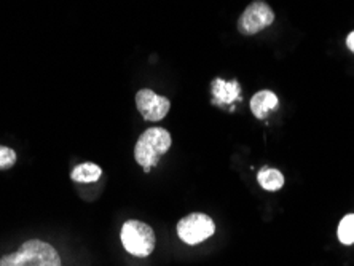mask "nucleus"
Returning <instances> with one entry per match:
<instances>
[{"instance_id": "obj_1", "label": "nucleus", "mask_w": 354, "mask_h": 266, "mask_svg": "<svg viewBox=\"0 0 354 266\" xmlns=\"http://www.w3.org/2000/svg\"><path fill=\"white\" fill-rule=\"evenodd\" d=\"M0 266H62L58 250L40 239H29L13 254L0 258Z\"/></svg>"}, {"instance_id": "obj_2", "label": "nucleus", "mask_w": 354, "mask_h": 266, "mask_svg": "<svg viewBox=\"0 0 354 266\" xmlns=\"http://www.w3.org/2000/svg\"><path fill=\"white\" fill-rule=\"evenodd\" d=\"M171 142L173 139L165 128H150L138 139L134 147V160L139 166H142L145 172H150V169L158 164L161 156L168 153Z\"/></svg>"}, {"instance_id": "obj_3", "label": "nucleus", "mask_w": 354, "mask_h": 266, "mask_svg": "<svg viewBox=\"0 0 354 266\" xmlns=\"http://www.w3.org/2000/svg\"><path fill=\"white\" fill-rule=\"evenodd\" d=\"M123 247L134 257H149L155 249V233L152 227L139 220H128L123 223L120 233Z\"/></svg>"}, {"instance_id": "obj_4", "label": "nucleus", "mask_w": 354, "mask_h": 266, "mask_svg": "<svg viewBox=\"0 0 354 266\" xmlns=\"http://www.w3.org/2000/svg\"><path fill=\"white\" fill-rule=\"evenodd\" d=\"M177 236L189 246H196L216 233V223L209 216L194 212L177 223Z\"/></svg>"}, {"instance_id": "obj_5", "label": "nucleus", "mask_w": 354, "mask_h": 266, "mask_svg": "<svg viewBox=\"0 0 354 266\" xmlns=\"http://www.w3.org/2000/svg\"><path fill=\"white\" fill-rule=\"evenodd\" d=\"M273 21L274 13L270 8V5L262 2V0H256L244 10V13L238 21V29L244 35H254L272 26Z\"/></svg>"}, {"instance_id": "obj_6", "label": "nucleus", "mask_w": 354, "mask_h": 266, "mask_svg": "<svg viewBox=\"0 0 354 266\" xmlns=\"http://www.w3.org/2000/svg\"><path fill=\"white\" fill-rule=\"evenodd\" d=\"M136 106L139 113L147 122H160L169 112L171 102L165 96H158L152 90H140L136 95Z\"/></svg>"}, {"instance_id": "obj_7", "label": "nucleus", "mask_w": 354, "mask_h": 266, "mask_svg": "<svg viewBox=\"0 0 354 266\" xmlns=\"http://www.w3.org/2000/svg\"><path fill=\"white\" fill-rule=\"evenodd\" d=\"M211 91L214 96L212 104H216V106H232L233 102L241 99V86L236 80L227 82L222 78H216V80H212Z\"/></svg>"}, {"instance_id": "obj_8", "label": "nucleus", "mask_w": 354, "mask_h": 266, "mask_svg": "<svg viewBox=\"0 0 354 266\" xmlns=\"http://www.w3.org/2000/svg\"><path fill=\"white\" fill-rule=\"evenodd\" d=\"M278 106V96H276L273 91H259L257 95H254L251 99V111L259 120H267L268 115L276 111Z\"/></svg>"}, {"instance_id": "obj_9", "label": "nucleus", "mask_w": 354, "mask_h": 266, "mask_svg": "<svg viewBox=\"0 0 354 266\" xmlns=\"http://www.w3.org/2000/svg\"><path fill=\"white\" fill-rule=\"evenodd\" d=\"M102 175L101 166L95 163H82L71 172V179L77 184H95Z\"/></svg>"}, {"instance_id": "obj_10", "label": "nucleus", "mask_w": 354, "mask_h": 266, "mask_svg": "<svg viewBox=\"0 0 354 266\" xmlns=\"http://www.w3.org/2000/svg\"><path fill=\"white\" fill-rule=\"evenodd\" d=\"M257 180L260 187L267 191H276L281 190L284 185V175L281 174L278 169L272 168H262L257 174Z\"/></svg>"}, {"instance_id": "obj_11", "label": "nucleus", "mask_w": 354, "mask_h": 266, "mask_svg": "<svg viewBox=\"0 0 354 266\" xmlns=\"http://www.w3.org/2000/svg\"><path fill=\"white\" fill-rule=\"evenodd\" d=\"M338 239L345 246L354 244V213H348L346 217L342 218L340 225H338Z\"/></svg>"}, {"instance_id": "obj_12", "label": "nucleus", "mask_w": 354, "mask_h": 266, "mask_svg": "<svg viewBox=\"0 0 354 266\" xmlns=\"http://www.w3.org/2000/svg\"><path fill=\"white\" fill-rule=\"evenodd\" d=\"M17 163V152L13 149L0 145V171L12 169Z\"/></svg>"}, {"instance_id": "obj_13", "label": "nucleus", "mask_w": 354, "mask_h": 266, "mask_svg": "<svg viewBox=\"0 0 354 266\" xmlns=\"http://www.w3.org/2000/svg\"><path fill=\"white\" fill-rule=\"evenodd\" d=\"M346 46H348V48H350V50L353 51V53H354V30H353V32H351L350 35H348V39H346Z\"/></svg>"}]
</instances>
